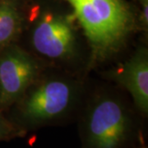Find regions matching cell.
Returning <instances> with one entry per match:
<instances>
[{
    "label": "cell",
    "instance_id": "1",
    "mask_svg": "<svg viewBox=\"0 0 148 148\" xmlns=\"http://www.w3.org/2000/svg\"><path fill=\"white\" fill-rule=\"evenodd\" d=\"M73 10L90 49V65L119 53L135 28V17L124 0H65Z\"/></svg>",
    "mask_w": 148,
    "mask_h": 148
},
{
    "label": "cell",
    "instance_id": "2",
    "mask_svg": "<svg viewBox=\"0 0 148 148\" xmlns=\"http://www.w3.org/2000/svg\"><path fill=\"white\" fill-rule=\"evenodd\" d=\"M78 122L81 148H132L140 141L138 117L116 95L95 96Z\"/></svg>",
    "mask_w": 148,
    "mask_h": 148
},
{
    "label": "cell",
    "instance_id": "3",
    "mask_svg": "<svg viewBox=\"0 0 148 148\" xmlns=\"http://www.w3.org/2000/svg\"><path fill=\"white\" fill-rule=\"evenodd\" d=\"M77 89L72 81L52 77L34 82L14 106L9 119L24 131L64 123L74 114Z\"/></svg>",
    "mask_w": 148,
    "mask_h": 148
},
{
    "label": "cell",
    "instance_id": "4",
    "mask_svg": "<svg viewBox=\"0 0 148 148\" xmlns=\"http://www.w3.org/2000/svg\"><path fill=\"white\" fill-rule=\"evenodd\" d=\"M39 65L23 49L11 44L0 51V111L21 98L37 79Z\"/></svg>",
    "mask_w": 148,
    "mask_h": 148
},
{
    "label": "cell",
    "instance_id": "5",
    "mask_svg": "<svg viewBox=\"0 0 148 148\" xmlns=\"http://www.w3.org/2000/svg\"><path fill=\"white\" fill-rule=\"evenodd\" d=\"M32 44L37 53L45 58L65 60L76 53L77 36L66 16L48 12L33 27Z\"/></svg>",
    "mask_w": 148,
    "mask_h": 148
},
{
    "label": "cell",
    "instance_id": "6",
    "mask_svg": "<svg viewBox=\"0 0 148 148\" xmlns=\"http://www.w3.org/2000/svg\"><path fill=\"white\" fill-rule=\"evenodd\" d=\"M114 82L123 86L132 96L139 114L147 117L148 114V52L140 47L132 56L110 73Z\"/></svg>",
    "mask_w": 148,
    "mask_h": 148
},
{
    "label": "cell",
    "instance_id": "7",
    "mask_svg": "<svg viewBox=\"0 0 148 148\" xmlns=\"http://www.w3.org/2000/svg\"><path fill=\"white\" fill-rule=\"evenodd\" d=\"M21 25V14L14 0L0 1V51L18 35Z\"/></svg>",
    "mask_w": 148,
    "mask_h": 148
},
{
    "label": "cell",
    "instance_id": "8",
    "mask_svg": "<svg viewBox=\"0 0 148 148\" xmlns=\"http://www.w3.org/2000/svg\"><path fill=\"white\" fill-rule=\"evenodd\" d=\"M27 133L0 112V142H8L15 138H23Z\"/></svg>",
    "mask_w": 148,
    "mask_h": 148
},
{
    "label": "cell",
    "instance_id": "9",
    "mask_svg": "<svg viewBox=\"0 0 148 148\" xmlns=\"http://www.w3.org/2000/svg\"><path fill=\"white\" fill-rule=\"evenodd\" d=\"M141 6L140 24L143 30L147 31L148 28V0H138Z\"/></svg>",
    "mask_w": 148,
    "mask_h": 148
},
{
    "label": "cell",
    "instance_id": "10",
    "mask_svg": "<svg viewBox=\"0 0 148 148\" xmlns=\"http://www.w3.org/2000/svg\"><path fill=\"white\" fill-rule=\"evenodd\" d=\"M138 148H147V147H138Z\"/></svg>",
    "mask_w": 148,
    "mask_h": 148
}]
</instances>
